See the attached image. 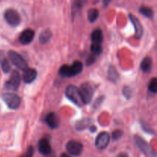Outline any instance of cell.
Segmentation results:
<instances>
[{
  "label": "cell",
  "instance_id": "16",
  "mask_svg": "<svg viewBox=\"0 0 157 157\" xmlns=\"http://www.w3.org/2000/svg\"><path fill=\"white\" fill-rule=\"evenodd\" d=\"M91 41L93 44H101L103 41V32L101 29H96L93 31L91 33Z\"/></svg>",
  "mask_w": 157,
  "mask_h": 157
},
{
  "label": "cell",
  "instance_id": "21",
  "mask_svg": "<svg viewBox=\"0 0 157 157\" xmlns=\"http://www.w3.org/2000/svg\"><path fill=\"white\" fill-rule=\"evenodd\" d=\"M99 16V10L98 9H90L87 12V18L90 22H94L98 19Z\"/></svg>",
  "mask_w": 157,
  "mask_h": 157
},
{
  "label": "cell",
  "instance_id": "3",
  "mask_svg": "<svg viewBox=\"0 0 157 157\" xmlns=\"http://www.w3.org/2000/svg\"><path fill=\"white\" fill-rule=\"evenodd\" d=\"M79 89L80 94H81L82 101L84 102V104H87L91 101L93 98L94 93V89L93 86L88 82L83 83L81 85Z\"/></svg>",
  "mask_w": 157,
  "mask_h": 157
},
{
  "label": "cell",
  "instance_id": "10",
  "mask_svg": "<svg viewBox=\"0 0 157 157\" xmlns=\"http://www.w3.org/2000/svg\"><path fill=\"white\" fill-rule=\"evenodd\" d=\"M66 149L72 156H80L83 151V145L78 141L71 140L66 144Z\"/></svg>",
  "mask_w": 157,
  "mask_h": 157
},
{
  "label": "cell",
  "instance_id": "27",
  "mask_svg": "<svg viewBox=\"0 0 157 157\" xmlns=\"http://www.w3.org/2000/svg\"><path fill=\"white\" fill-rule=\"evenodd\" d=\"M123 131L121 130H116L112 133V139L114 140H118L123 136Z\"/></svg>",
  "mask_w": 157,
  "mask_h": 157
},
{
  "label": "cell",
  "instance_id": "14",
  "mask_svg": "<svg viewBox=\"0 0 157 157\" xmlns=\"http://www.w3.org/2000/svg\"><path fill=\"white\" fill-rule=\"evenodd\" d=\"M38 148L39 153L41 154L44 155V156H47V155H48L52 152L51 144L46 138H43V139L40 140L39 142H38Z\"/></svg>",
  "mask_w": 157,
  "mask_h": 157
},
{
  "label": "cell",
  "instance_id": "26",
  "mask_svg": "<svg viewBox=\"0 0 157 157\" xmlns=\"http://www.w3.org/2000/svg\"><path fill=\"white\" fill-rule=\"evenodd\" d=\"M123 94L125 96L126 98L127 99H130L132 97V94H133V91H132V89L130 88L128 86H125L124 87V90H123Z\"/></svg>",
  "mask_w": 157,
  "mask_h": 157
},
{
  "label": "cell",
  "instance_id": "8",
  "mask_svg": "<svg viewBox=\"0 0 157 157\" xmlns=\"http://www.w3.org/2000/svg\"><path fill=\"white\" fill-rule=\"evenodd\" d=\"M2 100L10 109H17L21 104V98L14 93H5L2 95Z\"/></svg>",
  "mask_w": 157,
  "mask_h": 157
},
{
  "label": "cell",
  "instance_id": "31",
  "mask_svg": "<svg viewBox=\"0 0 157 157\" xmlns=\"http://www.w3.org/2000/svg\"><path fill=\"white\" fill-rule=\"evenodd\" d=\"M89 130H90V132H92V133H95V132L97 131V127H95V126H90V127H89Z\"/></svg>",
  "mask_w": 157,
  "mask_h": 157
},
{
  "label": "cell",
  "instance_id": "17",
  "mask_svg": "<svg viewBox=\"0 0 157 157\" xmlns=\"http://www.w3.org/2000/svg\"><path fill=\"white\" fill-rule=\"evenodd\" d=\"M152 67H153V61H152V58H150V57L145 58L141 62L140 68L144 73H150L152 70Z\"/></svg>",
  "mask_w": 157,
  "mask_h": 157
},
{
  "label": "cell",
  "instance_id": "5",
  "mask_svg": "<svg viewBox=\"0 0 157 157\" xmlns=\"http://www.w3.org/2000/svg\"><path fill=\"white\" fill-rule=\"evenodd\" d=\"M8 55H9V58L10 59L11 62L16 66L18 68L21 69V70L25 71L26 68H28V64L25 61V60L20 55L18 52H15V51H9L8 52Z\"/></svg>",
  "mask_w": 157,
  "mask_h": 157
},
{
  "label": "cell",
  "instance_id": "25",
  "mask_svg": "<svg viewBox=\"0 0 157 157\" xmlns=\"http://www.w3.org/2000/svg\"><path fill=\"white\" fill-rule=\"evenodd\" d=\"M1 67L4 73L7 74L10 71V69H11L10 64H9V62L8 61V60L6 59V58H3V59L2 60Z\"/></svg>",
  "mask_w": 157,
  "mask_h": 157
},
{
  "label": "cell",
  "instance_id": "23",
  "mask_svg": "<svg viewBox=\"0 0 157 157\" xmlns=\"http://www.w3.org/2000/svg\"><path fill=\"white\" fill-rule=\"evenodd\" d=\"M90 51L92 52V55H95V56H98L101 54L102 52V47H101V44H93L91 43V45H90Z\"/></svg>",
  "mask_w": 157,
  "mask_h": 157
},
{
  "label": "cell",
  "instance_id": "20",
  "mask_svg": "<svg viewBox=\"0 0 157 157\" xmlns=\"http://www.w3.org/2000/svg\"><path fill=\"white\" fill-rule=\"evenodd\" d=\"M140 12L144 16L147 17L150 19H152L153 18V11L151 8L148 7L146 6H142L140 8Z\"/></svg>",
  "mask_w": 157,
  "mask_h": 157
},
{
  "label": "cell",
  "instance_id": "30",
  "mask_svg": "<svg viewBox=\"0 0 157 157\" xmlns=\"http://www.w3.org/2000/svg\"><path fill=\"white\" fill-rule=\"evenodd\" d=\"M33 153H34V148L31 146L28 148L27 152H26L25 155L24 157H32L33 156Z\"/></svg>",
  "mask_w": 157,
  "mask_h": 157
},
{
  "label": "cell",
  "instance_id": "4",
  "mask_svg": "<svg viewBox=\"0 0 157 157\" xmlns=\"http://www.w3.org/2000/svg\"><path fill=\"white\" fill-rule=\"evenodd\" d=\"M4 18L6 22L12 27H16L21 23V17L16 10L9 9L4 12Z\"/></svg>",
  "mask_w": 157,
  "mask_h": 157
},
{
  "label": "cell",
  "instance_id": "13",
  "mask_svg": "<svg viewBox=\"0 0 157 157\" xmlns=\"http://www.w3.org/2000/svg\"><path fill=\"white\" fill-rule=\"evenodd\" d=\"M45 122L52 129H57L60 124V119L58 114L54 112L49 113L45 117Z\"/></svg>",
  "mask_w": 157,
  "mask_h": 157
},
{
  "label": "cell",
  "instance_id": "28",
  "mask_svg": "<svg viewBox=\"0 0 157 157\" xmlns=\"http://www.w3.org/2000/svg\"><path fill=\"white\" fill-rule=\"evenodd\" d=\"M95 61H96V56L94 55H89L88 58H87V61H86V64H87V66L91 65V64H94Z\"/></svg>",
  "mask_w": 157,
  "mask_h": 157
},
{
  "label": "cell",
  "instance_id": "15",
  "mask_svg": "<svg viewBox=\"0 0 157 157\" xmlns=\"http://www.w3.org/2000/svg\"><path fill=\"white\" fill-rule=\"evenodd\" d=\"M37 77V71L34 68H31V67H28L24 71V73L22 75V80L25 83H29L33 82L35 80Z\"/></svg>",
  "mask_w": 157,
  "mask_h": 157
},
{
  "label": "cell",
  "instance_id": "33",
  "mask_svg": "<svg viewBox=\"0 0 157 157\" xmlns=\"http://www.w3.org/2000/svg\"><path fill=\"white\" fill-rule=\"evenodd\" d=\"M61 157H71L69 155H67V153H62V154L61 155Z\"/></svg>",
  "mask_w": 157,
  "mask_h": 157
},
{
  "label": "cell",
  "instance_id": "32",
  "mask_svg": "<svg viewBox=\"0 0 157 157\" xmlns=\"http://www.w3.org/2000/svg\"><path fill=\"white\" fill-rule=\"evenodd\" d=\"M117 157H129L127 153H121L118 155Z\"/></svg>",
  "mask_w": 157,
  "mask_h": 157
},
{
  "label": "cell",
  "instance_id": "11",
  "mask_svg": "<svg viewBox=\"0 0 157 157\" xmlns=\"http://www.w3.org/2000/svg\"><path fill=\"white\" fill-rule=\"evenodd\" d=\"M129 18H130V20L131 21L132 24L133 25V27H134L135 37H136V38H139L140 39L144 35V29H143L142 24L137 18V17L135 16L133 14H130Z\"/></svg>",
  "mask_w": 157,
  "mask_h": 157
},
{
  "label": "cell",
  "instance_id": "12",
  "mask_svg": "<svg viewBox=\"0 0 157 157\" xmlns=\"http://www.w3.org/2000/svg\"><path fill=\"white\" fill-rule=\"evenodd\" d=\"M35 37V32L32 29H25L23 32H21L19 36V41L22 44H28L33 40Z\"/></svg>",
  "mask_w": 157,
  "mask_h": 157
},
{
  "label": "cell",
  "instance_id": "18",
  "mask_svg": "<svg viewBox=\"0 0 157 157\" xmlns=\"http://www.w3.org/2000/svg\"><path fill=\"white\" fill-rule=\"evenodd\" d=\"M107 76H108V78L110 79V81H113V82H117L120 78L119 74L117 71L116 68L112 65H110V67H109L108 75H107Z\"/></svg>",
  "mask_w": 157,
  "mask_h": 157
},
{
  "label": "cell",
  "instance_id": "19",
  "mask_svg": "<svg viewBox=\"0 0 157 157\" xmlns=\"http://www.w3.org/2000/svg\"><path fill=\"white\" fill-rule=\"evenodd\" d=\"M90 122H91V119H89V118H84V119L78 121L76 123V130H84V129L89 127V125L90 124Z\"/></svg>",
  "mask_w": 157,
  "mask_h": 157
},
{
  "label": "cell",
  "instance_id": "6",
  "mask_svg": "<svg viewBox=\"0 0 157 157\" xmlns=\"http://www.w3.org/2000/svg\"><path fill=\"white\" fill-rule=\"evenodd\" d=\"M21 83V77L18 71H12L9 81L5 83V87L9 90L16 91Z\"/></svg>",
  "mask_w": 157,
  "mask_h": 157
},
{
  "label": "cell",
  "instance_id": "7",
  "mask_svg": "<svg viewBox=\"0 0 157 157\" xmlns=\"http://www.w3.org/2000/svg\"><path fill=\"white\" fill-rule=\"evenodd\" d=\"M135 141L140 150L148 157H156V152L153 150L148 143L139 136H135Z\"/></svg>",
  "mask_w": 157,
  "mask_h": 157
},
{
  "label": "cell",
  "instance_id": "9",
  "mask_svg": "<svg viewBox=\"0 0 157 157\" xmlns=\"http://www.w3.org/2000/svg\"><path fill=\"white\" fill-rule=\"evenodd\" d=\"M110 134L107 132L99 133L95 140V147L98 150H104L110 143Z\"/></svg>",
  "mask_w": 157,
  "mask_h": 157
},
{
  "label": "cell",
  "instance_id": "2",
  "mask_svg": "<svg viewBox=\"0 0 157 157\" xmlns=\"http://www.w3.org/2000/svg\"><path fill=\"white\" fill-rule=\"evenodd\" d=\"M65 95L70 101H71L74 104H76L78 107L84 105L81 94H80L79 89L75 87V85H69L66 88Z\"/></svg>",
  "mask_w": 157,
  "mask_h": 157
},
{
  "label": "cell",
  "instance_id": "24",
  "mask_svg": "<svg viewBox=\"0 0 157 157\" xmlns=\"http://www.w3.org/2000/svg\"><path fill=\"white\" fill-rule=\"evenodd\" d=\"M149 91L153 94H156L157 92V79L156 78H152L148 85Z\"/></svg>",
  "mask_w": 157,
  "mask_h": 157
},
{
  "label": "cell",
  "instance_id": "1",
  "mask_svg": "<svg viewBox=\"0 0 157 157\" xmlns=\"http://www.w3.org/2000/svg\"><path fill=\"white\" fill-rule=\"evenodd\" d=\"M83 70V64L81 61H76L71 64H64L60 67L58 74L61 77H74L81 73Z\"/></svg>",
  "mask_w": 157,
  "mask_h": 157
},
{
  "label": "cell",
  "instance_id": "22",
  "mask_svg": "<svg viewBox=\"0 0 157 157\" xmlns=\"http://www.w3.org/2000/svg\"><path fill=\"white\" fill-rule=\"evenodd\" d=\"M51 37H52V32L49 30H44V32H42L40 34V42L42 43V44H45L51 39Z\"/></svg>",
  "mask_w": 157,
  "mask_h": 157
},
{
  "label": "cell",
  "instance_id": "29",
  "mask_svg": "<svg viewBox=\"0 0 157 157\" xmlns=\"http://www.w3.org/2000/svg\"><path fill=\"white\" fill-rule=\"evenodd\" d=\"M104 99V98L103 96L99 97V98H98V99L96 100V101L94 102V108H98V107L101 106V104H102Z\"/></svg>",
  "mask_w": 157,
  "mask_h": 157
}]
</instances>
